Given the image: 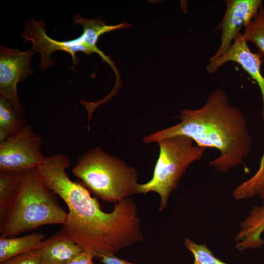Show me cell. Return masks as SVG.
Returning <instances> with one entry per match:
<instances>
[{"instance_id": "obj_1", "label": "cell", "mask_w": 264, "mask_h": 264, "mask_svg": "<svg viewBox=\"0 0 264 264\" xmlns=\"http://www.w3.org/2000/svg\"><path fill=\"white\" fill-rule=\"evenodd\" d=\"M70 166L67 157L59 154L44 157L36 168L46 186L67 206L63 233L97 258L114 255L142 241L140 220L133 201L124 198L115 203L111 212L103 211L82 182L70 179L66 172Z\"/></svg>"}, {"instance_id": "obj_2", "label": "cell", "mask_w": 264, "mask_h": 264, "mask_svg": "<svg viewBox=\"0 0 264 264\" xmlns=\"http://www.w3.org/2000/svg\"><path fill=\"white\" fill-rule=\"evenodd\" d=\"M177 117L179 123L145 136L143 141L148 144L176 135L187 136L200 147L219 152L209 164L221 173L242 165L249 155L252 141L247 120L222 89H214L202 107L183 109Z\"/></svg>"}, {"instance_id": "obj_3", "label": "cell", "mask_w": 264, "mask_h": 264, "mask_svg": "<svg viewBox=\"0 0 264 264\" xmlns=\"http://www.w3.org/2000/svg\"><path fill=\"white\" fill-rule=\"evenodd\" d=\"M36 168L25 171L21 185L0 211V235L13 237L44 225H63L67 213Z\"/></svg>"}, {"instance_id": "obj_4", "label": "cell", "mask_w": 264, "mask_h": 264, "mask_svg": "<svg viewBox=\"0 0 264 264\" xmlns=\"http://www.w3.org/2000/svg\"><path fill=\"white\" fill-rule=\"evenodd\" d=\"M72 172L96 197L114 203L137 193L135 170L100 147L86 152Z\"/></svg>"}, {"instance_id": "obj_5", "label": "cell", "mask_w": 264, "mask_h": 264, "mask_svg": "<svg viewBox=\"0 0 264 264\" xmlns=\"http://www.w3.org/2000/svg\"><path fill=\"white\" fill-rule=\"evenodd\" d=\"M157 142L159 155L153 177L145 183L139 184L137 193H157L161 199V211L166 207L170 194L177 187L188 167L200 160L207 149L194 144L191 138L184 135L172 136Z\"/></svg>"}, {"instance_id": "obj_6", "label": "cell", "mask_w": 264, "mask_h": 264, "mask_svg": "<svg viewBox=\"0 0 264 264\" xmlns=\"http://www.w3.org/2000/svg\"><path fill=\"white\" fill-rule=\"evenodd\" d=\"M42 137L27 125L17 134L0 142V170L24 172L43 161Z\"/></svg>"}, {"instance_id": "obj_7", "label": "cell", "mask_w": 264, "mask_h": 264, "mask_svg": "<svg viewBox=\"0 0 264 264\" xmlns=\"http://www.w3.org/2000/svg\"><path fill=\"white\" fill-rule=\"evenodd\" d=\"M35 52L31 49L21 51L19 49L0 47V93L21 115L25 109L20 102L17 86L20 81L32 75L30 61Z\"/></svg>"}, {"instance_id": "obj_8", "label": "cell", "mask_w": 264, "mask_h": 264, "mask_svg": "<svg viewBox=\"0 0 264 264\" xmlns=\"http://www.w3.org/2000/svg\"><path fill=\"white\" fill-rule=\"evenodd\" d=\"M224 15L216 30L221 31L220 44L209 61L226 52L231 46L241 30L246 26L257 14L263 4L261 0H226Z\"/></svg>"}, {"instance_id": "obj_9", "label": "cell", "mask_w": 264, "mask_h": 264, "mask_svg": "<svg viewBox=\"0 0 264 264\" xmlns=\"http://www.w3.org/2000/svg\"><path fill=\"white\" fill-rule=\"evenodd\" d=\"M46 26L42 20L38 22L32 19L29 22L26 21L24 30L22 37L24 41H31L33 43L32 49L35 52L39 51L41 54L40 68L44 70L52 66L55 61L50 56L56 51L61 50L70 53L72 57L74 67L78 61L76 57L78 52H83L89 55L94 53V50L85 44L76 46H71L66 41H58L49 37L46 33Z\"/></svg>"}, {"instance_id": "obj_10", "label": "cell", "mask_w": 264, "mask_h": 264, "mask_svg": "<svg viewBox=\"0 0 264 264\" xmlns=\"http://www.w3.org/2000/svg\"><path fill=\"white\" fill-rule=\"evenodd\" d=\"M241 33L228 50L218 58L209 61L205 68L209 74H212L228 62L239 64L259 86L263 101L262 117L264 122V76L261 72L263 55L259 52L253 53Z\"/></svg>"}, {"instance_id": "obj_11", "label": "cell", "mask_w": 264, "mask_h": 264, "mask_svg": "<svg viewBox=\"0 0 264 264\" xmlns=\"http://www.w3.org/2000/svg\"><path fill=\"white\" fill-rule=\"evenodd\" d=\"M264 205L254 206L249 215L241 222L234 240L240 251L255 249L264 244Z\"/></svg>"}, {"instance_id": "obj_12", "label": "cell", "mask_w": 264, "mask_h": 264, "mask_svg": "<svg viewBox=\"0 0 264 264\" xmlns=\"http://www.w3.org/2000/svg\"><path fill=\"white\" fill-rule=\"evenodd\" d=\"M45 264H64L83 249L60 230L39 248Z\"/></svg>"}, {"instance_id": "obj_13", "label": "cell", "mask_w": 264, "mask_h": 264, "mask_svg": "<svg viewBox=\"0 0 264 264\" xmlns=\"http://www.w3.org/2000/svg\"><path fill=\"white\" fill-rule=\"evenodd\" d=\"M73 21L75 25L80 24L83 27L82 34L79 37L81 43L85 44L95 50L104 61L108 63L112 67H114L113 62L97 47L98 40L103 34L118 29L129 27L131 25L127 22H122L117 25H108L101 21L84 19L79 14L74 16Z\"/></svg>"}, {"instance_id": "obj_14", "label": "cell", "mask_w": 264, "mask_h": 264, "mask_svg": "<svg viewBox=\"0 0 264 264\" xmlns=\"http://www.w3.org/2000/svg\"><path fill=\"white\" fill-rule=\"evenodd\" d=\"M45 236L34 232L21 237H0V263L16 256L39 249Z\"/></svg>"}, {"instance_id": "obj_15", "label": "cell", "mask_w": 264, "mask_h": 264, "mask_svg": "<svg viewBox=\"0 0 264 264\" xmlns=\"http://www.w3.org/2000/svg\"><path fill=\"white\" fill-rule=\"evenodd\" d=\"M23 116L0 95V142L17 134L28 125Z\"/></svg>"}, {"instance_id": "obj_16", "label": "cell", "mask_w": 264, "mask_h": 264, "mask_svg": "<svg viewBox=\"0 0 264 264\" xmlns=\"http://www.w3.org/2000/svg\"><path fill=\"white\" fill-rule=\"evenodd\" d=\"M24 172L0 170V211L18 190Z\"/></svg>"}, {"instance_id": "obj_17", "label": "cell", "mask_w": 264, "mask_h": 264, "mask_svg": "<svg viewBox=\"0 0 264 264\" xmlns=\"http://www.w3.org/2000/svg\"><path fill=\"white\" fill-rule=\"evenodd\" d=\"M242 35L247 42L253 43L259 49V52L264 55V7L260 6L257 14L245 26Z\"/></svg>"}, {"instance_id": "obj_18", "label": "cell", "mask_w": 264, "mask_h": 264, "mask_svg": "<svg viewBox=\"0 0 264 264\" xmlns=\"http://www.w3.org/2000/svg\"><path fill=\"white\" fill-rule=\"evenodd\" d=\"M184 244L194 256V264H228L216 257L205 244H198L186 238Z\"/></svg>"}, {"instance_id": "obj_19", "label": "cell", "mask_w": 264, "mask_h": 264, "mask_svg": "<svg viewBox=\"0 0 264 264\" xmlns=\"http://www.w3.org/2000/svg\"><path fill=\"white\" fill-rule=\"evenodd\" d=\"M0 264H45L39 249L16 256Z\"/></svg>"}, {"instance_id": "obj_20", "label": "cell", "mask_w": 264, "mask_h": 264, "mask_svg": "<svg viewBox=\"0 0 264 264\" xmlns=\"http://www.w3.org/2000/svg\"><path fill=\"white\" fill-rule=\"evenodd\" d=\"M94 258L95 257L92 252L83 250L64 264H95Z\"/></svg>"}, {"instance_id": "obj_21", "label": "cell", "mask_w": 264, "mask_h": 264, "mask_svg": "<svg viewBox=\"0 0 264 264\" xmlns=\"http://www.w3.org/2000/svg\"><path fill=\"white\" fill-rule=\"evenodd\" d=\"M103 264H136L116 257L114 255H104L99 258Z\"/></svg>"}, {"instance_id": "obj_22", "label": "cell", "mask_w": 264, "mask_h": 264, "mask_svg": "<svg viewBox=\"0 0 264 264\" xmlns=\"http://www.w3.org/2000/svg\"><path fill=\"white\" fill-rule=\"evenodd\" d=\"M259 196L260 197L263 205H264V186L260 191Z\"/></svg>"}]
</instances>
